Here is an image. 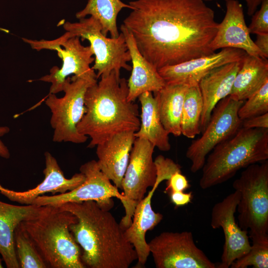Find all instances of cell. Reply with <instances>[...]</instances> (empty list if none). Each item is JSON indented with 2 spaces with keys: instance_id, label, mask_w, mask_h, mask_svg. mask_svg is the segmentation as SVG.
<instances>
[{
  "instance_id": "6da1fadb",
  "label": "cell",
  "mask_w": 268,
  "mask_h": 268,
  "mask_svg": "<svg viewBox=\"0 0 268 268\" xmlns=\"http://www.w3.org/2000/svg\"><path fill=\"white\" fill-rule=\"evenodd\" d=\"M123 21L157 70L212 54L218 23L203 0H135Z\"/></svg>"
},
{
  "instance_id": "7a4b0ae2",
  "label": "cell",
  "mask_w": 268,
  "mask_h": 268,
  "mask_svg": "<svg viewBox=\"0 0 268 268\" xmlns=\"http://www.w3.org/2000/svg\"><path fill=\"white\" fill-rule=\"evenodd\" d=\"M77 218L69 226L82 250L81 259L90 268H128L137 259L124 229L109 210L93 201L60 205Z\"/></svg>"
},
{
  "instance_id": "3957f363",
  "label": "cell",
  "mask_w": 268,
  "mask_h": 268,
  "mask_svg": "<svg viewBox=\"0 0 268 268\" xmlns=\"http://www.w3.org/2000/svg\"><path fill=\"white\" fill-rule=\"evenodd\" d=\"M128 80L112 70L90 85L84 98L86 112L77 125L78 132L91 138L93 148L113 135L139 128L138 105L128 100Z\"/></svg>"
},
{
  "instance_id": "277c9868",
  "label": "cell",
  "mask_w": 268,
  "mask_h": 268,
  "mask_svg": "<svg viewBox=\"0 0 268 268\" xmlns=\"http://www.w3.org/2000/svg\"><path fill=\"white\" fill-rule=\"evenodd\" d=\"M76 221L74 214L60 206L45 205L21 225L48 268H85L80 247L69 229Z\"/></svg>"
},
{
  "instance_id": "5b68a950",
  "label": "cell",
  "mask_w": 268,
  "mask_h": 268,
  "mask_svg": "<svg viewBox=\"0 0 268 268\" xmlns=\"http://www.w3.org/2000/svg\"><path fill=\"white\" fill-rule=\"evenodd\" d=\"M268 159V129L241 127L207 155L201 168L200 186L206 189L222 184L240 169Z\"/></svg>"
},
{
  "instance_id": "8992f818",
  "label": "cell",
  "mask_w": 268,
  "mask_h": 268,
  "mask_svg": "<svg viewBox=\"0 0 268 268\" xmlns=\"http://www.w3.org/2000/svg\"><path fill=\"white\" fill-rule=\"evenodd\" d=\"M233 188L240 193L238 224L252 242L268 239V161L244 168Z\"/></svg>"
},
{
  "instance_id": "52a82bcc",
  "label": "cell",
  "mask_w": 268,
  "mask_h": 268,
  "mask_svg": "<svg viewBox=\"0 0 268 268\" xmlns=\"http://www.w3.org/2000/svg\"><path fill=\"white\" fill-rule=\"evenodd\" d=\"M97 82L96 79L74 75L65 80L63 97L49 93L45 104L51 110L50 124L54 130L53 140L56 142H85L88 136L78 132L77 125L86 112L85 94L87 88Z\"/></svg>"
},
{
  "instance_id": "ba28073f",
  "label": "cell",
  "mask_w": 268,
  "mask_h": 268,
  "mask_svg": "<svg viewBox=\"0 0 268 268\" xmlns=\"http://www.w3.org/2000/svg\"><path fill=\"white\" fill-rule=\"evenodd\" d=\"M79 20L76 22H65L63 27L66 32L62 36L66 38L78 37L82 41L89 42L95 55L94 64L91 68L97 71V79L112 70L120 73L121 68L132 70V67L127 63L131 58L123 33L117 38H108L103 34L100 22L93 16Z\"/></svg>"
},
{
  "instance_id": "9c48e42d",
  "label": "cell",
  "mask_w": 268,
  "mask_h": 268,
  "mask_svg": "<svg viewBox=\"0 0 268 268\" xmlns=\"http://www.w3.org/2000/svg\"><path fill=\"white\" fill-rule=\"evenodd\" d=\"M31 48L37 51L47 49L56 51L63 61L61 68L53 67L50 74L43 76L38 80L51 83L49 93L56 94L63 91L66 79L69 75L78 77L96 79L97 75L90 67L95 60L92 57L93 51L90 46H84L80 38H68L62 35L54 40H31L22 38Z\"/></svg>"
},
{
  "instance_id": "30bf717a",
  "label": "cell",
  "mask_w": 268,
  "mask_h": 268,
  "mask_svg": "<svg viewBox=\"0 0 268 268\" xmlns=\"http://www.w3.org/2000/svg\"><path fill=\"white\" fill-rule=\"evenodd\" d=\"M155 146L146 139L136 137L132 148L128 165L122 182L125 210L120 224L126 229L132 222L135 208L144 198L147 189L152 187L156 179V168L153 159Z\"/></svg>"
},
{
  "instance_id": "8fae6325",
  "label": "cell",
  "mask_w": 268,
  "mask_h": 268,
  "mask_svg": "<svg viewBox=\"0 0 268 268\" xmlns=\"http://www.w3.org/2000/svg\"><path fill=\"white\" fill-rule=\"evenodd\" d=\"M244 101L235 100L228 96L215 106L201 136L193 140L187 149L186 156L191 162L192 172L201 170L212 150L234 135L242 127V121L238 112Z\"/></svg>"
},
{
  "instance_id": "7c38bea8",
  "label": "cell",
  "mask_w": 268,
  "mask_h": 268,
  "mask_svg": "<svg viewBox=\"0 0 268 268\" xmlns=\"http://www.w3.org/2000/svg\"><path fill=\"white\" fill-rule=\"evenodd\" d=\"M147 243L157 268H216L197 246L191 232H163Z\"/></svg>"
},
{
  "instance_id": "4fadbf2b",
  "label": "cell",
  "mask_w": 268,
  "mask_h": 268,
  "mask_svg": "<svg viewBox=\"0 0 268 268\" xmlns=\"http://www.w3.org/2000/svg\"><path fill=\"white\" fill-rule=\"evenodd\" d=\"M85 176L84 182L75 189L63 194L38 197L32 204L39 205H58L67 202H80L93 201L101 207L110 210L114 206L115 197L121 201L124 196L110 180L101 171L97 161H88L80 167Z\"/></svg>"
},
{
  "instance_id": "5bb4252c",
  "label": "cell",
  "mask_w": 268,
  "mask_h": 268,
  "mask_svg": "<svg viewBox=\"0 0 268 268\" xmlns=\"http://www.w3.org/2000/svg\"><path fill=\"white\" fill-rule=\"evenodd\" d=\"M156 179L154 186L147 195L136 206L132 218V222L125 230L127 240L134 246L137 256V263L134 268H141L145 266L150 251L145 235L147 231L151 230L163 219V215L155 212L152 208L151 200L159 184L164 180H168L177 171L175 165L171 161L159 159L155 161Z\"/></svg>"
},
{
  "instance_id": "9a60e30c",
  "label": "cell",
  "mask_w": 268,
  "mask_h": 268,
  "mask_svg": "<svg viewBox=\"0 0 268 268\" xmlns=\"http://www.w3.org/2000/svg\"><path fill=\"white\" fill-rule=\"evenodd\" d=\"M240 199V192L235 190L215 203L212 209L210 225L213 229L221 228L225 238L221 262L216 265L217 268H229L251 248L248 231L239 227L234 216Z\"/></svg>"
},
{
  "instance_id": "2e32d148",
  "label": "cell",
  "mask_w": 268,
  "mask_h": 268,
  "mask_svg": "<svg viewBox=\"0 0 268 268\" xmlns=\"http://www.w3.org/2000/svg\"><path fill=\"white\" fill-rule=\"evenodd\" d=\"M246 53L240 49L226 48L217 53L193 59L158 69L166 83L198 85L201 79L213 69L242 60Z\"/></svg>"
},
{
  "instance_id": "e0dca14e",
  "label": "cell",
  "mask_w": 268,
  "mask_h": 268,
  "mask_svg": "<svg viewBox=\"0 0 268 268\" xmlns=\"http://www.w3.org/2000/svg\"><path fill=\"white\" fill-rule=\"evenodd\" d=\"M226 11L217 32L211 42L213 52L226 48L238 49L247 54L265 58L250 37L247 26L242 5L237 0L226 1Z\"/></svg>"
},
{
  "instance_id": "ac0fdd59",
  "label": "cell",
  "mask_w": 268,
  "mask_h": 268,
  "mask_svg": "<svg viewBox=\"0 0 268 268\" xmlns=\"http://www.w3.org/2000/svg\"><path fill=\"white\" fill-rule=\"evenodd\" d=\"M44 156V179L40 184L33 189L22 192L9 190L0 184V193L11 201L32 204L33 201L39 196L48 193H52V195L65 193L75 189L84 182L85 176L81 172L75 174L69 179L66 178L56 158L48 151Z\"/></svg>"
},
{
  "instance_id": "d6986e66",
  "label": "cell",
  "mask_w": 268,
  "mask_h": 268,
  "mask_svg": "<svg viewBox=\"0 0 268 268\" xmlns=\"http://www.w3.org/2000/svg\"><path fill=\"white\" fill-rule=\"evenodd\" d=\"M134 132L117 134L97 145L98 165L101 171L122 190V182L135 139Z\"/></svg>"
},
{
  "instance_id": "ffe728a7",
  "label": "cell",
  "mask_w": 268,
  "mask_h": 268,
  "mask_svg": "<svg viewBox=\"0 0 268 268\" xmlns=\"http://www.w3.org/2000/svg\"><path fill=\"white\" fill-rule=\"evenodd\" d=\"M242 60L217 67L200 81L198 85L203 101L200 124L201 133L206 128L217 104L230 95L235 76L241 67Z\"/></svg>"
},
{
  "instance_id": "44dd1931",
  "label": "cell",
  "mask_w": 268,
  "mask_h": 268,
  "mask_svg": "<svg viewBox=\"0 0 268 268\" xmlns=\"http://www.w3.org/2000/svg\"><path fill=\"white\" fill-rule=\"evenodd\" d=\"M124 35L132 64V73L128 80V100L134 102L144 92L155 93L166 84L158 70L141 55L131 32L123 24L120 27Z\"/></svg>"
},
{
  "instance_id": "7402d4cb",
  "label": "cell",
  "mask_w": 268,
  "mask_h": 268,
  "mask_svg": "<svg viewBox=\"0 0 268 268\" xmlns=\"http://www.w3.org/2000/svg\"><path fill=\"white\" fill-rule=\"evenodd\" d=\"M42 206L17 205L0 201V254L7 268H19L16 256L14 233L22 221L36 215Z\"/></svg>"
},
{
  "instance_id": "603a6c76",
  "label": "cell",
  "mask_w": 268,
  "mask_h": 268,
  "mask_svg": "<svg viewBox=\"0 0 268 268\" xmlns=\"http://www.w3.org/2000/svg\"><path fill=\"white\" fill-rule=\"evenodd\" d=\"M141 104L140 124L134 133L135 137L147 140L162 151L171 149L169 134L164 128L159 116L156 98L147 91L138 97Z\"/></svg>"
},
{
  "instance_id": "cb8c5ba5",
  "label": "cell",
  "mask_w": 268,
  "mask_h": 268,
  "mask_svg": "<svg viewBox=\"0 0 268 268\" xmlns=\"http://www.w3.org/2000/svg\"><path fill=\"white\" fill-rule=\"evenodd\" d=\"M268 81L267 59L246 54L242 60L229 95L237 101H245Z\"/></svg>"
},
{
  "instance_id": "d4e9b609",
  "label": "cell",
  "mask_w": 268,
  "mask_h": 268,
  "mask_svg": "<svg viewBox=\"0 0 268 268\" xmlns=\"http://www.w3.org/2000/svg\"><path fill=\"white\" fill-rule=\"evenodd\" d=\"M189 86L185 84L166 83L154 93L161 123L169 134H181V118L185 95Z\"/></svg>"
},
{
  "instance_id": "484cf974",
  "label": "cell",
  "mask_w": 268,
  "mask_h": 268,
  "mask_svg": "<svg viewBox=\"0 0 268 268\" xmlns=\"http://www.w3.org/2000/svg\"><path fill=\"white\" fill-rule=\"evenodd\" d=\"M124 8L132 9L129 4L121 0H88L85 7L76 13L78 19L90 15L97 19L102 27V33L105 36L110 33L111 37L119 36L117 18L120 11Z\"/></svg>"
},
{
  "instance_id": "4316f807",
  "label": "cell",
  "mask_w": 268,
  "mask_h": 268,
  "mask_svg": "<svg viewBox=\"0 0 268 268\" xmlns=\"http://www.w3.org/2000/svg\"><path fill=\"white\" fill-rule=\"evenodd\" d=\"M202 110L203 101L199 85L189 86L181 114V134L189 138H194L201 133L200 124Z\"/></svg>"
},
{
  "instance_id": "83f0119b",
  "label": "cell",
  "mask_w": 268,
  "mask_h": 268,
  "mask_svg": "<svg viewBox=\"0 0 268 268\" xmlns=\"http://www.w3.org/2000/svg\"><path fill=\"white\" fill-rule=\"evenodd\" d=\"M21 223L16 228L14 233L15 252L20 268H48L34 242L22 227Z\"/></svg>"
},
{
  "instance_id": "f1b7e54d",
  "label": "cell",
  "mask_w": 268,
  "mask_h": 268,
  "mask_svg": "<svg viewBox=\"0 0 268 268\" xmlns=\"http://www.w3.org/2000/svg\"><path fill=\"white\" fill-rule=\"evenodd\" d=\"M268 268V239L252 242L249 252L236 260L231 268Z\"/></svg>"
},
{
  "instance_id": "f546056e",
  "label": "cell",
  "mask_w": 268,
  "mask_h": 268,
  "mask_svg": "<svg viewBox=\"0 0 268 268\" xmlns=\"http://www.w3.org/2000/svg\"><path fill=\"white\" fill-rule=\"evenodd\" d=\"M245 101L238 112L242 121L268 113V81Z\"/></svg>"
},
{
  "instance_id": "4dcf8cb0",
  "label": "cell",
  "mask_w": 268,
  "mask_h": 268,
  "mask_svg": "<svg viewBox=\"0 0 268 268\" xmlns=\"http://www.w3.org/2000/svg\"><path fill=\"white\" fill-rule=\"evenodd\" d=\"M248 27L250 34L268 33V0H263L260 9L253 14Z\"/></svg>"
},
{
  "instance_id": "1f68e13d",
  "label": "cell",
  "mask_w": 268,
  "mask_h": 268,
  "mask_svg": "<svg viewBox=\"0 0 268 268\" xmlns=\"http://www.w3.org/2000/svg\"><path fill=\"white\" fill-rule=\"evenodd\" d=\"M190 187L189 181L181 171L174 173L167 180L166 192H184Z\"/></svg>"
},
{
  "instance_id": "d6a6232c",
  "label": "cell",
  "mask_w": 268,
  "mask_h": 268,
  "mask_svg": "<svg viewBox=\"0 0 268 268\" xmlns=\"http://www.w3.org/2000/svg\"><path fill=\"white\" fill-rule=\"evenodd\" d=\"M242 127L246 129H268V113L243 120Z\"/></svg>"
},
{
  "instance_id": "836d02e7",
  "label": "cell",
  "mask_w": 268,
  "mask_h": 268,
  "mask_svg": "<svg viewBox=\"0 0 268 268\" xmlns=\"http://www.w3.org/2000/svg\"><path fill=\"white\" fill-rule=\"evenodd\" d=\"M171 202L176 206H183L191 202L192 193L184 192H169Z\"/></svg>"
},
{
  "instance_id": "e575fe53",
  "label": "cell",
  "mask_w": 268,
  "mask_h": 268,
  "mask_svg": "<svg viewBox=\"0 0 268 268\" xmlns=\"http://www.w3.org/2000/svg\"><path fill=\"white\" fill-rule=\"evenodd\" d=\"M254 43L263 53L264 57L267 59L268 58V33L257 34V38Z\"/></svg>"
},
{
  "instance_id": "d590c367",
  "label": "cell",
  "mask_w": 268,
  "mask_h": 268,
  "mask_svg": "<svg viewBox=\"0 0 268 268\" xmlns=\"http://www.w3.org/2000/svg\"><path fill=\"white\" fill-rule=\"evenodd\" d=\"M10 129L7 126H0V156L5 159H8L10 154L8 149L0 139V137L8 133Z\"/></svg>"
},
{
  "instance_id": "8d00e7d4",
  "label": "cell",
  "mask_w": 268,
  "mask_h": 268,
  "mask_svg": "<svg viewBox=\"0 0 268 268\" xmlns=\"http://www.w3.org/2000/svg\"><path fill=\"white\" fill-rule=\"evenodd\" d=\"M227 1L229 0H224ZM247 6V14L251 16L256 11L258 6L261 4L263 0H245Z\"/></svg>"
},
{
  "instance_id": "74e56055",
  "label": "cell",
  "mask_w": 268,
  "mask_h": 268,
  "mask_svg": "<svg viewBox=\"0 0 268 268\" xmlns=\"http://www.w3.org/2000/svg\"><path fill=\"white\" fill-rule=\"evenodd\" d=\"M2 260H3L2 258L1 259V258L0 257V268H2L3 267V266H2Z\"/></svg>"
},
{
  "instance_id": "f35d334b",
  "label": "cell",
  "mask_w": 268,
  "mask_h": 268,
  "mask_svg": "<svg viewBox=\"0 0 268 268\" xmlns=\"http://www.w3.org/2000/svg\"><path fill=\"white\" fill-rule=\"evenodd\" d=\"M203 1H210L213 0H203Z\"/></svg>"
}]
</instances>
